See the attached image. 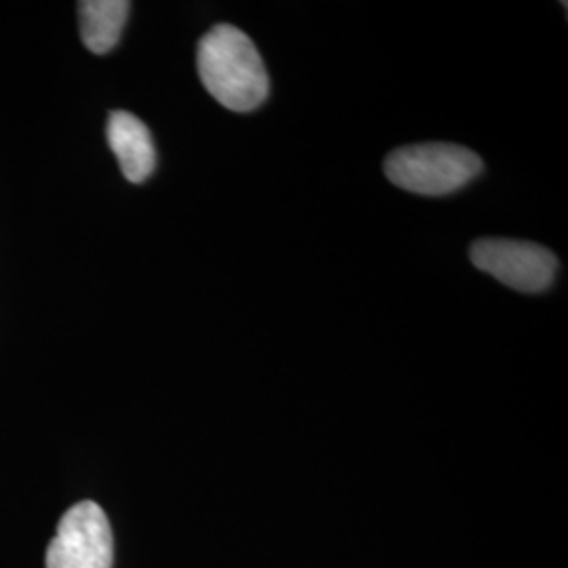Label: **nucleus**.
I'll list each match as a JSON object with an SVG mask.
<instances>
[{
	"label": "nucleus",
	"mask_w": 568,
	"mask_h": 568,
	"mask_svg": "<svg viewBox=\"0 0 568 568\" xmlns=\"http://www.w3.org/2000/svg\"><path fill=\"white\" fill-rule=\"evenodd\" d=\"M384 169L387 180L406 192L445 196L476 180L483 161L457 143H417L394 150Z\"/></svg>",
	"instance_id": "obj_2"
},
{
	"label": "nucleus",
	"mask_w": 568,
	"mask_h": 568,
	"mask_svg": "<svg viewBox=\"0 0 568 568\" xmlns=\"http://www.w3.org/2000/svg\"><path fill=\"white\" fill-rule=\"evenodd\" d=\"M471 264L520 293H541L554 283L558 260L546 246L509 239H483L469 248Z\"/></svg>",
	"instance_id": "obj_4"
},
{
	"label": "nucleus",
	"mask_w": 568,
	"mask_h": 568,
	"mask_svg": "<svg viewBox=\"0 0 568 568\" xmlns=\"http://www.w3.org/2000/svg\"><path fill=\"white\" fill-rule=\"evenodd\" d=\"M131 4L126 0H84L79 2V21L84 47L105 55L121 41Z\"/></svg>",
	"instance_id": "obj_6"
},
{
	"label": "nucleus",
	"mask_w": 568,
	"mask_h": 568,
	"mask_svg": "<svg viewBox=\"0 0 568 568\" xmlns=\"http://www.w3.org/2000/svg\"><path fill=\"white\" fill-rule=\"evenodd\" d=\"M114 539L110 520L95 501H81L61 516L47 548V568H112Z\"/></svg>",
	"instance_id": "obj_3"
},
{
	"label": "nucleus",
	"mask_w": 568,
	"mask_h": 568,
	"mask_svg": "<svg viewBox=\"0 0 568 568\" xmlns=\"http://www.w3.org/2000/svg\"><path fill=\"white\" fill-rule=\"evenodd\" d=\"M108 143L121 164L122 175L131 183H142L156 169V148L150 129L138 116L116 110L108 119Z\"/></svg>",
	"instance_id": "obj_5"
},
{
	"label": "nucleus",
	"mask_w": 568,
	"mask_h": 568,
	"mask_svg": "<svg viewBox=\"0 0 568 568\" xmlns=\"http://www.w3.org/2000/svg\"><path fill=\"white\" fill-rule=\"evenodd\" d=\"M196 65L206 93L232 112L257 110L267 100L264 60L236 26L220 23L209 30L199 42Z\"/></svg>",
	"instance_id": "obj_1"
}]
</instances>
